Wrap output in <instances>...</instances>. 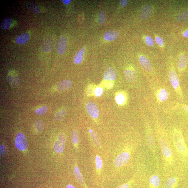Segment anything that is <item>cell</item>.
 Segmentation results:
<instances>
[{"label":"cell","instance_id":"cell-8","mask_svg":"<svg viewBox=\"0 0 188 188\" xmlns=\"http://www.w3.org/2000/svg\"><path fill=\"white\" fill-rule=\"evenodd\" d=\"M86 108L88 113L91 117L94 119H96L98 117L99 110L96 104L92 102H88L87 104Z\"/></svg>","mask_w":188,"mask_h":188},{"label":"cell","instance_id":"cell-12","mask_svg":"<svg viewBox=\"0 0 188 188\" xmlns=\"http://www.w3.org/2000/svg\"><path fill=\"white\" fill-rule=\"evenodd\" d=\"M159 172L157 171L150 177L149 179V183L154 188L159 187L160 183V177Z\"/></svg>","mask_w":188,"mask_h":188},{"label":"cell","instance_id":"cell-6","mask_svg":"<svg viewBox=\"0 0 188 188\" xmlns=\"http://www.w3.org/2000/svg\"><path fill=\"white\" fill-rule=\"evenodd\" d=\"M16 147L20 151H24L27 147V143L25 135L22 133L17 134L15 140Z\"/></svg>","mask_w":188,"mask_h":188},{"label":"cell","instance_id":"cell-15","mask_svg":"<svg viewBox=\"0 0 188 188\" xmlns=\"http://www.w3.org/2000/svg\"><path fill=\"white\" fill-rule=\"evenodd\" d=\"M119 35V32L117 31H109L104 34V38L107 41H112L117 39Z\"/></svg>","mask_w":188,"mask_h":188},{"label":"cell","instance_id":"cell-30","mask_svg":"<svg viewBox=\"0 0 188 188\" xmlns=\"http://www.w3.org/2000/svg\"><path fill=\"white\" fill-rule=\"evenodd\" d=\"M48 110V107L46 106H42L39 109L36 110V113L39 115H43L47 112Z\"/></svg>","mask_w":188,"mask_h":188},{"label":"cell","instance_id":"cell-4","mask_svg":"<svg viewBox=\"0 0 188 188\" xmlns=\"http://www.w3.org/2000/svg\"><path fill=\"white\" fill-rule=\"evenodd\" d=\"M169 79L171 84L174 91L181 99L183 98L181 88L180 85L179 80L176 72L174 69H171L169 73Z\"/></svg>","mask_w":188,"mask_h":188},{"label":"cell","instance_id":"cell-40","mask_svg":"<svg viewBox=\"0 0 188 188\" xmlns=\"http://www.w3.org/2000/svg\"><path fill=\"white\" fill-rule=\"evenodd\" d=\"M63 1L64 4L66 5H68L70 3L71 1V0H63Z\"/></svg>","mask_w":188,"mask_h":188},{"label":"cell","instance_id":"cell-24","mask_svg":"<svg viewBox=\"0 0 188 188\" xmlns=\"http://www.w3.org/2000/svg\"><path fill=\"white\" fill-rule=\"evenodd\" d=\"M74 174L75 177L76 178L77 181L80 183L82 184L83 183L84 181L82 174L80 173L79 169L77 166H75L74 170Z\"/></svg>","mask_w":188,"mask_h":188},{"label":"cell","instance_id":"cell-43","mask_svg":"<svg viewBox=\"0 0 188 188\" xmlns=\"http://www.w3.org/2000/svg\"><path fill=\"white\" fill-rule=\"evenodd\" d=\"M112 87V84L111 82H110L108 84H107V87L108 88H111Z\"/></svg>","mask_w":188,"mask_h":188},{"label":"cell","instance_id":"cell-11","mask_svg":"<svg viewBox=\"0 0 188 188\" xmlns=\"http://www.w3.org/2000/svg\"><path fill=\"white\" fill-rule=\"evenodd\" d=\"M116 77V71L112 67H109L104 72V78L106 80H113Z\"/></svg>","mask_w":188,"mask_h":188},{"label":"cell","instance_id":"cell-18","mask_svg":"<svg viewBox=\"0 0 188 188\" xmlns=\"http://www.w3.org/2000/svg\"><path fill=\"white\" fill-rule=\"evenodd\" d=\"M125 78L129 82H135L137 79V75L135 72L131 69H127L125 72Z\"/></svg>","mask_w":188,"mask_h":188},{"label":"cell","instance_id":"cell-9","mask_svg":"<svg viewBox=\"0 0 188 188\" xmlns=\"http://www.w3.org/2000/svg\"><path fill=\"white\" fill-rule=\"evenodd\" d=\"M67 44L66 38L64 36L60 37L58 40L56 47V50L59 54L63 55L65 52Z\"/></svg>","mask_w":188,"mask_h":188},{"label":"cell","instance_id":"cell-25","mask_svg":"<svg viewBox=\"0 0 188 188\" xmlns=\"http://www.w3.org/2000/svg\"><path fill=\"white\" fill-rule=\"evenodd\" d=\"M116 101L118 104L121 105H123L126 101L125 96L123 94L119 93L116 96Z\"/></svg>","mask_w":188,"mask_h":188},{"label":"cell","instance_id":"cell-22","mask_svg":"<svg viewBox=\"0 0 188 188\" xmlns=\"http://www.w3.org/2000/svg\"><path fill=\"white\" fill-rule=\"evenodd\" d=\"M177 178L175 177H171L166 181L165 188H173L177 183Z\"/></svg>","mask_w":188,"mask_h":188},{"label":"cell","instance_id":"cell-44","mask_svg":"<svg viewBox=\"0 0 188 188\" xmlns=\"http://www.w3.org/2000/svg\"><path fill=\"white\" fill-rule=\"evenodd\" d=\"M67 188H75L73 185H68L67 186Z\"/></svg>","mask_w":188,"mask_h":188},{"label":"cell","instance_id":"cell-14","mask_svg":"<svg viewBox=\"0 0 188 188\" xmlns=\"http://www.w3.org/2000/svg\"><path fill=\"white\" fill-rule=\"evenodd\" d=\"M169 94L165 88H161L156 93V98L158 101H165L168 99Z\"/></svg>","mask_w":188,"mask_h":188},{"label":"cell","instance_id":"cell-28","mask_svg":"<svg viewBox=\"0 0 188 188\" xmlns=\"http://www.w3.org/2000/svg\"><path fill=\"white\" fill-rule=\"evenodd\" d=\"M66 115V112L64 110H61L57 113L55 115V119L58 121H61L63 119L64 116Z\"/></svg>","mask_w":188,"mask_h":188},{"label":"cell","instance_id":"cell-13","mask_svg":"<svg viewBox=\"0 0 188 188\" xmlns=\"http://www.w3.org/2000/svg\"><path fill=\"white\" fill-rule=\"evenodd\" d=\"M139 62L141 66L145 70L148 72L151 71L153 69V67L151 63L146 57L141 56L139 58Z\"/></svg>","mask_w":188,"mask_h":188},{"label":"cell","instance_id":"cell-38","mask_svg":"<svg viewBox=\"0 0 188 188\" xmlns=\"http://www.w3.org/2000/svg\"><path fill=\"white\" fill-rule=\"evenodd\" d=\"M128 1L127 0H122L120 2V4L121 6L124 7L127 5L128 3Z\"/></svg>","mask_w":188,"mask_h":188},{"label":"cell","instance_id":"cell-20","mask_svg":"<svg viewBox=\"0 0 188 188\" xmlns=\"http://www.w3.org/2000/svg\"><path fill=\"white\" fill-rule=\"evenodd\" d=\"M86 47H84L80 50L75 55L74 60L75 64H79L81 63L83 60V56H84Z\"/></svg>","mask_w":188,"mask_h":188},{"label":"cell","instance_id":"cell-10","mask_svg":"<svg viewBox=\"0 0 188 188\" xmlns=\"http://www.w3.org/2000/svg\"><path fill=\"white\" fill-rule=\"evenodd\" d=\"M54 44V41L51 37H47L43 43L42 49L45 53L49 52L51 50Z\"/></svg>","mask_w":188,"mask_h":188},{"label":"cell","instance_id":"cell-23","mask_svg":"<svg viewBox=\"0 0 188 188\" xmlns=\"http://www.w3.org/2000/svg\"><path fill=\"white\" fill-rule=\"evenodd\" d=\"M12 23V21L10 18H5L1 23V27L4 30L9 29L11 26Z\"/></svg>","mask_w":188,"mask_h":188},{"label":"cell","instance_id":"cell-27","mask_svg":"<svg viewBox=\"0 0 188 188\" xmlns=\"http://www.w3.org/2000/svg\"><path fill=\"white\" fill-rule=\"evenodd\" d=\"M188 17V12H185L177 16V20L180 22H184Z\"/></svg>","mask_w":188,"mask_h":188},{"label":"cell","instance_id":"cell-2","mask_svg":"<svg viewBox=\"0 0 188 188\" xmlns=\"http://www.w3.org/2000/svg\"><path fill=\"white\" fill-rule=\"evenodd\" d=\"M173 140L174 147L179 153L184 157H188V149L182 132L174 128L173 132Z\"/></svg>","mask_w":188,"mask_h":188},{"label":"cell","instance_id":"cell-42","mask_svg":"<svg viewBox=\"0 0 188 188\" xmlns=\"http://www.w3.org/2000/svg\"><path fill=\"white\" fill-rule=\"evenodd\" d=\"M183 108L185 111L188 112V105H184Z\"/></svg>","mask_w":188,"mask_h":188},{"label":"cell","instance_id":"cell-31","mask_svg":"<svg viewBox=\"0 0 188 188\" xmlns=\"http://www.w3.org/2000/svg\"><path fill=\"white\" fill-rule=\"evenodd\" d=\"M35 127L37 130L40 132L43 129L44 125L43 123L41 121L37 120L35 123Z\"/></svg>","mask_w":188,"mask_h":188},{"label":"cell","instance_id":"cell-3","mask_svg":"<svg viewBox=\"0 0 188 188\" xmlns=\"http://www.w3.org/2000/svg\"><path fill=\"white\" fill-rule=\"evenodd\" d=\"M145 132L147 146L153 157L157 166L158 168H159L160 163L157 145L156 144L154 136L153 133L151 128L148 122H146L145 123Z\"/></svg>","mask_w":188,"mask_h":188},{"label":"cell","instance_id":"cell-7","mask_svg":"<svg viewBox=\"0 0 188 188\" xmlns=\"http://www.w3.org/2000/svg\"><path fill=\"white\" fill-rule=\"evenodd\" d=\"M66 141L65 136L61 134L58 137V140L55 144L54 148L55 152L61 153L63 152Z\"/></svg>","mask_w":188,"mask_h":188},{"label":"cell","instance_id":"cell-34","mask_svg":"<svg viewBox=\"0 0 188 188\" xmlns=\"http://www.w3.org/2000/svg\"><path fill=\"white\" fill-rule=\"evenodd\" d=\"M103 92V88L100 87H97L95 91V94L97 97H100Z\"/></svg>","mask_w":188,"mask_h":188},{"label":"cell","instance_id":"cell-32","mask_svg":"<svg viewBox=\"0 0 188 188\" xmlns=\"http://www.w3.org/2000/svg\"><path fill=\"white\" fill-rule=\"evenodd\" d=\"M72 142L75 144H77L79 141V135L77 131L76 130H74L72 134Z\"/></svg>","mask_w":188,"mask_h":188},{"label":"cell","instance_id":"cell-19","mask_svg":"<svg viewBox=\"0 0 188 188\" xmlns=\"http://www.w3.org/2000/svg\"><path fill=\"white\" fill-rule=\"evenodd\" d=\"M72 85V83L70 80H66L59 83L57 85L58 90L63 91L69 89Z\"/></svg>","mask_w":188,"mask_h":188},{"label":"cell","instance_id":"cell-35","mask_svg":"<svg viewBox=\"0 0 188 188\" xmlns=\"http://www.w3.org/2000/svg\"><path fill=\"white\" fill-rule=\"evenodd\" d=\"M146 44L149 47H153L154 45V42L152 38L149 36L146 37Z\"/></svg>","mask_w":188,"mask_h":188},{"label":"cell","instance_id":"cell-26","mask_svg":"<svg viewBox=\"0 0 188 188\" xmlns=\"http://www.w3.org/2000/svg\"><path fill=\"white\" fill-rule=\"evenodd\" d=\"M106 16L105 13L104 12L101 11L99 13L98 18V22L99 24H104L105 23L106 21Z\"/></svg>","mask_w":188,"mask_h":188},{"label":"cell","instance_id":"cell-37","mask_svg":"<svg viewBox=\"0 0 188 188\" xmlns=\"http://www.w3.org/2000/svg\"><path fill=\"white\" fill-rule=\"evenodd\" d=\"M6 150L5 146L3 145H1L0 147V153H1V156L2 157L4 155L6 152Z\"/></svg>","mask_w":188,"mask_h":188},{"label":"cell","instance_id":"cell-41","mask_svg":"<svg viewBox=\"0 0 188 188\" xmlns=\"http://www.w3.org/2000/svg\"><path fill=\"white\" fill-rule=\"evenodd\" d=\"M183 36L186 38H188V30L185 31L183 33Z\"/></svg>","mask_w":188,"mask_h":188},{"label":"cell","instance_id":"cell-5","mask_svg":"<svg viewBox=\"0 0 188 188\" xmlns=\"http://www.w3.org/2000/svg\"><path fill=\"white\" fill-rule=\"evenodd\" d=\"M131 155L129 153L124 152L118 155L114 161V165L116 167H121L125 165L130 160Z\"/></svg>","mask_w":188,"mask_h":188},{"label":"cell","instance_id":"cell-39","mask_svg":"<svg viewBox=\"0 0 188 188\" xmlns=\"http://www.w3.org/2000/svg\"><path fill=\"white\" fill-rule=\"evenodd\" d=\"M129 185L127 183L122 184L117 188H129Z\"/></svg>","mask_w":188,"mask_h":188},{"label":"cell","instance_id":"cell-29","mask_svg":"<svg viewBox=\"0 0 188 188\" xmlns=\"http://www.w3.org/2000/svg\"><path fill=\"white\" fill-rule=\"evenodd\" d=\"M89 132L91 134L93 141L95 142L96 145L98 146H100V141H99L97 135L92 130H89Z\"/></svg>","mask_w":188,"mask_h":188},{"label":"cell","instance_id":"cell-16","mask_svg":"<svg viewBox=\"0 0 188 188\" xmlns=\"http://www.w3.org/2000/svg\"><path fill=\"white\" fill-rule=\"evenodd\" d=\"M153 9L149 5H146L142 9L141 17L142 19L145 20L149 18L152 12Z\"/></svg>","mask_w":188,"mask_h":188},{"label":"cell","instance_id":"cell-17","mask_svg":"<svg viewBox=\"0 0 188 188\" xmlns=\"http://www.w3.org/2000/svg\"><path fill=\"white\" fill-rule=\"evenodd\" d=\"M187 64V56L185 55H182L179 56L178 59L177 66L179 70L183 71L186 67Z\"/></svg>","mask_w":188,"mask_h":188},{"label":"cell","instance_id":"cell-33","mask_svg":"<svg viewBox=\"0 0 188 188\" xmlns=\"http://www.w3.org/2000/svg\"><path fill=\"white\" fill-rule=\"evenodd\" d=\"M96 167H97L98 169L100 170L102 166H103V162H102L101 158L98 156H97L96 157Z\"/></svg>","mask_w":188,"mask_h":188},{"label":"cell","instance_id":"cell-36","mask_svg":"<svg viewBox=\"0 0 188 188\" xmlns=\"http://www.w3.org/2000/svg\"><path fill=\"white\" fill-rule=\"evenodd\" d=\"M155 41L158 45L160 46H163V41L162 38L161 37H156Z\"/></svg>","mask_w":188,"mask_h":188},{"label":"cell","instance_id":"cell-1","mask_svg":"<svg viewBox=\"0 0 188 188\" xmlns=\"http://www.w3.org/2000/svg\"><path fill=\"white\" fill-rule=\"evenodd\" d=\"M155 125L157 138L161 150L163 160L166 166H172L174 163V156L167 137L159 125Z\"/></svg>","mask_w":188,"mask_h":188},{"label":"cell","instance_id":"cell-21","mask_svg":"<svg viewBox=\"0 0 188 188\" xmlns=\"http://www.w3.org/2000/svg\"><path fill=\"white\" fill-rule=\"evenodd\" d=\"M30 35L27 33H25L18 36L16 38V42L18 43L23 44L26 43L30 39Z\"/></svg>","mask_w":188,"mask_h":188}]
</instances>
